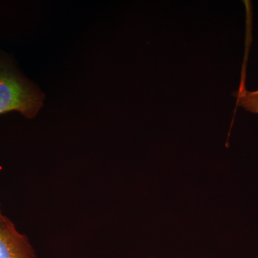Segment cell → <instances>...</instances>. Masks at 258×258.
<instances>
[{"mask_svg": "<svg viewBox=\"0 0 258 258\" xmlns=\"http://www.w3.org/2000/svg\"><path fill=\"white\" fill-rule=\"evenodd\" d=\"M44 99V93L24 76L14 59L0 50V115L15 111L35 118Z\"/></svg>", "mask_w": 258, "mask_h": 258, "instance_id": "6da1fadb", "label": "cell"}, {"mask_svg": "<svg viewBox=\"0 0 258 258\" xmlns=\"http://www.w3.org/2000/svg\"><path fill=\"white\" fill-rule=\"evenodd\" d=\"M0 258H37L26 235L0 211Z\"/></svg>", "mask_w": 258, "mask_h": 258, "instance_id": "7a4b0ae2", "label": "cell"}, {"mask_svg": "<svg viewBox=\"0 0 258 258\" xmlns=\"http://www.w3.org/2000/svg\"><path fill=\"white\" fill-rule=\"evenodd\" d=\"M235 97L237 106L242 107L249 113L258 114V90L254 91H247L244 81H242L236 93Z\"/></svg>", "mask_w": 258, "mask_h": 258, "instance_id": "3957f363", "label": "cell"}]
</instances>
